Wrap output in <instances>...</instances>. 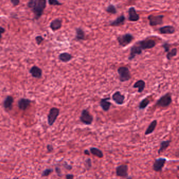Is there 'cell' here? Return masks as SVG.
Returning <instances> with one entry per match:
<instances>
[{"instance_id": "cell-35", "label": "cell", "mask_w": 179, "mask_h": 179, "mask_svg": "<svg viewBox=\"0 0 179 179\" xmlns=\"http://www.w3.org/2000/svg\"><path fill=\"white\" fill-rule=\"evenodd\" d=\"M35 41L38 45H40L44 41V39L42 36H37L35 37Z\"/></svg>"}, {"instance_id": "cell-38", "label": "cell", "mask_w": 179, "mask_h": 179, "mask_svg": "<svg viewBox=\"0 0 179 179\" xmlns=\"http://www.w3.org/2000/svg\"><path fill=\"white\" fill-rule=\"evenodd\" d=\"M46 148H47V151L48 152H52V151H53V150H54V147L52 144H48L47 145Z\"/></svg>"}, {"instance_id": "cell-4", "label": "cell", "mask_w": 179, "mask_h": 179, "mask_svg": "<svg viewBox=\"0 0 179 179\" xmlns=\"http://www.w3.org/2000/svg\"><path fill=\"white\" fill-rule=\"evenodd\" d=\"M134 37L130 33H125L123 35H120L117 37V40L119 45L122 47H125L132 43Z\"/></svg>"}, {"instance_id": "cell-39", "label": "cell", "mask_w": 179, "mask_h": 179, "mask_svg": "<svg viewBox=\"0 0 179 179\" xmlns=\"http://www.w3.org/2000/svg\"><path fill=\"white\" fill-rule=\"evenodd\" d=\"M65 178L66 179H73L74 178V176L72 174H67Z\"/></svg>"}, {"instance_id": "cell-3", "label": "cell", "mask_w": 179, "mask_h": 179, "mask_svg": "<svg viewBox=\"0 0 179 179\" xmlns=\"http://www.w3.org/2000/svg\"><path fill=\"white\" fill-rule=\"evenodd\" d=\"M117 72L119 75V79L120 82L124 83L130 80L132 75L128 67L121 66L118 69Z\"/></svg>"}, {"instance_id": "cell-27", "label": "cell", "mask_w": 179, "mask_h": 179, "mask_svg": "<svg viewBox=\"0 0 179 179\" xmlns=\"http://www.w3.org/2000/svg\"><path fill=\"white\" fill-rule=\"evenodd\" d=\"M150 101L149 99L148 98H144L140 102L138 106V108L140 110H144L148 106V105L150 104Z\"/></svg>"}, {"instance_id": "cell-41", "label": "cell", "mask_w": 179, "mask_h": 179, "mask_svg": "<svg viewBox=\"0 0 179 179\" xmlns=\"http://www.w3.org/2000/svg\"><path fill=\"white\" fill-rule=\"evenodd\" d=\"M84 153L85 155H90V150H88V149H86L84 150Z\"/></svg>"}, {"instance_id": "cell-25", "label": "cell", "mask_w": 179, "mask_h": 179, "mask_svg": "<svg viewBox=\"0 0 179 179\" xmlns=\"http://www.w3.org/2000/svg\"><path fill=\"white\" fill-rule=\"evenodd\" d=\"M171 142V139L167 140L162 141L160 144V148L158 151V153L159 155H160L162 152H164V151L170 146Z\"/></svg>"}, {"instance_id": "cell-8", "label": "cell", "mask_w": 179, "mask_h": 179, "mask_svg": "<svg viewBox=\"0 0 179 179\" xmlns=\"http://www.w3.org/2000/svg\"><path fill=\"white\" fill-rule=\"evenodd\" d=\"M137 43L142 51L153 48L156 45L155 41L151 39H145L142 41H139Z\"/></svg>"}, {"instance_id": "cell-14", "label": "cell", "mask_w": 179, "mask_h": 179, "mask_svg": "<svg viewBox=\"0 0 179 179\" xmlns=\"http://www.w3.org/2000/svg\"><path fill=\"white\" fill-rule=\"evenodd\" d=\"M111 99V97H106L104 98H102L99 102V106L101 107L103 111L107 112L109 111L112 104L111 102H109V100Z\"/></svg>"}, {"instance_id": "cell-1", "label": "cell", "mask_w": 179, "mask_h": 179, "mask_svg": "<svg viewBox=\"0 0 179 179\" xmlns=\"http://www.w3.org/2000/svg\"><path fill=\"white\" fill-rule=\"evenodd\" d=\"M46 0H30L27 3V6L32 11L36 20L43 15L46 7Z\"/></svg>"}, {"instance_id": "cell-11", "label": "cell", "mask_w": 179, "mask_h": 179, "mask_svg": "<svg viewBox=\"0 0 179 179\" xmlns=\"http://www.w3.org/2000/svg\"><path fill=\"white\" fill-rule=\"evenodd\" d=\"M142 53V49L141 48L140 46L136 42L134 45L131 47L130 53L128 57V60H134L137 55H140Z\"/></svg>"}, {"instance_id": "cell-12", "label": "cell", "mask_w": 179, "mask_h": 179, "mask_svg": "<svg viewBox=\"0 0 179 179\" xmlns=\"http://www.w3.org/2000/svg\"><path fill=\"white\" fill-rule=\"evenodd\" d=\"M125 96L122 94L120 91H116L112 95V99L113 102L118 105H122L125 103Z\"/></svg>"}, {"instance_id": "cell-31", "label": "cell", "mask_w": 179, "mask_h": 179, "mask_svg": "<svg viewBox=\"0 0 179 179\" xmlns=\"http://www.w3.org/2000/svg\"><path fill=\"white\" fill-rule=\"evenodd\" d=\"M53 169L51 168H47L43 171L42 173V176L45 177V176H48L51 174V173H53Z\"/></svg>"}, {"instance_id": "cell-34", "label": "cell", "mask_w": 179, "mask_h": 179, "mask_svg": "<svg viewBox=\"0 0 179 179\" xmlns=\"http://www.w3.org/2000/svg\"><path fill=\"white\" fill-rule=\"evenodd\" d=\"M63 165L64 167L66 170H68V171H71V170L73 169V167H72V165L69 164L66 161H64V162Z\"/></svg>"}, {"instance_id": "cell-16", "label": "cell", "mask_w": 179, "mask_h": 179, "mask_svg": "<svg viewBox=\"0 0 179 179\" xmlns=\"http://www.w3.org/2000/svg\"><path fill=\"white\" fill-rule=\"evenodd\" d=\"M13 102H14L13 97L12 96H7L3 101V107L6 111H11L12 110L13 108Z\"/></svg>"}, {"instance_id": "cell-22", "label": "cell", "mask_w": 179, "mask_h": 179, "mask_svg": "<svg viewBox=\"0 0 179 179\" xmlns=\"http://www.w3.org/2000/svg\"><path fill=\"white\" fill-rule=\"evenodd\" d=\"M76 31V35L75 39L77 41H82L85 39V33L81 27H77L75 29Z\"/></svg>"}, {"instance_id": "cell-29", "label": "cell", "mask_w": 179, "mask_h": 179, "mask_svg": "<svg viewBox=\"0 0 179 179\" xmlns=\"http://www.w3.org/2000/svg\"><path fill=\"white\" fill-rule=\"evenodd\" d=\"M106 12L108 13H111L112 14H116L117 13V10L116 9V6L113 4H109L106 9Z\"/></svg>"}, {"instance_id": "cell-7", "label": "cell", "mask_w": 179, "mask_h": 179, "mask_svg": "<svg viewBox=\"0 0 179 179\" xmlns=\"http://www.w3.org/2000/svg\"><path fill=\"white\" fill-rule=\"evenodd\" d=\"M167 161V159L164 158L155 159L152 165L153 170L156 172H161Z\"/></svg>"}, {"instance_id": "cell-40", "label": "cell", "mask_w": 179, "mask_h": 179, "mask_svg": "<svg viewBox=\"0 0 179 179\" xmlns=\"http://www.w3.org/2000/svg\"><path fill=\"white\" fill-rule=\"evenodd\" d=\"M5 29H4L3 27L0 26V39H1V37H2V35L3 33L5 32Z\"/></svg>"}, {"instance_id": "cell-32", "label": "cell", "mask_w": 179, "mask_h": 179, "mask_svg": "<svg viewBox=\"0 0 179 179\" xmlns=\"http://www.w3.org/2000/svg\"><path fill=\"white\" fill-rule=\"evenodd\" d=\"M48 2L49 5L53 6H60L63 4L60 2L58 0H48Z\"/></svg>"}, {"instance_id": "cell-2", "label": "cell", "mask_w": 179, "mask_h": 179, "mask_svg": "<svg viewBox=\"0 0 179 179\" xmlns=\"http://www.w3.org/2000/svg\"><path fill=\"white\" fill-rule=\"evenodd\" d=\"M172 102V94L170 93H166L161 96L155 103V106L157 107L167 108L169 107Z\"/></svg>"}, {"instance_id": "cell-15", "label": "cell", "mask_w": 179, "mask_h": 179, "mask_svg": "<svg viewBox=\"0 0 179 179\" xmlns=\"http://www.w3.org/2000/svg\"><path fill=\"white\" fill-rule=\"evenodd\" d=\"M140 19V16L138 14L134 7H131L128 9V20L130 22H137Z\"/></svg>"}, {"instance_id": "cell-19", "label": "cell", "mask_w": 179, "mask_h": 179, "mask_svg": "<svg viewBox=\"0 0 179 179\" xmlns=\"http://www.w3.org/2000/svg\"><path fill=\"white\" fill-rule=\"evenodd\" d=\"M125 21V17L123 14L120 15L115 20L111 21L109 25L111 26H119L123 25Z\"/></svg>"}, {"instance_id": "cell-9", "label": "cell", "mask_w": 179, "mask_h": 179, "mask_svg": "<svg viewBox=\"0 0 179 179\" xmlns=\"http://www.w3.org/2000/svg\"><path fill=\"white\" fill-rule=\"evenodd\" d=\"M164 15H150L148 19L149 21V25L151 26H155L163 24Z\"/></svg>"}, {"instance_id": "cell-28", "label": "cell", "mask_w": 179, "mask_h": 179, "mask_svg": "<svg viewBox=\"0 0 179 179\" xmlns=\"http://www.w3.org/2000/svg\"><path fill=\"white\" fill-rule=\"evenodd\" d=\"M178 53V49L176 48H173L171 51H169L167 53L166 57L168 60H170L173 57L176 56Z\"/></svg>"}, {"instance_id": "cell-20", "label": "cell", "mask_w": 179, "mask_h": 179, "mask_svg": "<svg viewBox=\"0 0 179 179\" xmlns=\"http://www.w3.org/2000/svg\"><path fill=\"white\" fill-rule=\"evenodd\" d=\"M132 87L134 88H138V93H142L146 88V82L142 79L138 80L134 83Z\"/></svg>"}, {"instance_id": "cell-33", "label": "cell", "mask_w": 179, "mask_h": 179, "mask_svg": "<svg viewBox=\"0 0 179 179\" xmlns=\"http://www.w3.org/2000/svg\"><path fill=\"white\" fill-rule=\"evenodd\" d=\"M170 44H169L167 42H165L162 45V47L164 48V52L166 53H167L170 51Z\"/></svg>"}, {"instance_id": "cell-17", "label": "cell", "mask_w": 179, "mask_h": 179, "mask_svg": "<svg viewBox=\"0 0 179 179\" xmlns=\"http://www.w3.org/2000/svg\"><path fill=\"white\" fill-rule=\"evenodd\" d=\"M30 74L32 76L35 78H40L42 77L43 71L42 69L36 66H33L31 67L29 71Z\"/></svg>"}, {"instance_id": "cell-10", "label": "cell", "mask_w": 179, "mask_h": 179, "mask_svg": "<svg viewBox=\"0 0 179 179\" xmlns=\"http://www.w3.org/2000/svg\"><path fill=\"white\" fill-rule=\"evenodd\" d=\"M116 174L117 176L128 178V166L126 164H121L116 168Z\"/></svg>"}, {"instance_id": "cell-18", "label": "cell", "mask_w": 179, "mask_h": 179, "mask_svg": "<svg viewBox=\"0 0 179 179\" xmlns=\"http://www.w3.org/2000/svg\"><path fill=\"white\" fill-rule=\"evenodd\" d=\"M158 30L161 34H172L176 32V28L172 25H166L160 27Z\"/></svg>"}, {"instance_id": "cell-6", "label": "cell", "mask_w": 179, "mask_h": 179, "mask_svg": "<svg viewBox=\"0 0 179 179\" xmlns=\"http://www.w3.org/2000/svg\"><path fill=\"white\" fill-rule=\"evenodd\" d=\"M60 109L57 107L51 108L47 116V123L49 126H52L55 123L60 115Z\"/></svg>"}, {"instance_id": "cell-30", "label": "cell", "mask_w": 179, "mask_h": 179, "mask_svg": "<svg viewBox=\"0 0 179 179\" xmlns=\"http://www.w3.org/2000/svg\"><path fill=\"white\" fill-rule=\"evenodd\" d=\"M85 167L87 170H90L92 167V161L90 158H87L84 162Z\"/></svg>"}, {"instance_id": "cell-26", "label": "cell", "mask_w": 179, "mask_h": 179, "mask_svg": "<svg viewBox=\"0 0 179 179\" xmlns=\"http://www.w3.org/2000/svg\"><path fill=\"white\" fill-rule=\"evenodd\" d=\"M90 151L91 154L98 158L102 159L104 157V153L101 150L96 147L90 148Z\"/></svg>"}, {"instance_id": "cell-24", "label": "cell", "mask_w": 179, "mask_h": 179, "mask_svg": "<svg viewBox=\"0 0 179 179\" xmlns=\"http://www.w3.org/2000/svg\"><path fill=\"white\" fill-rule=\"evenodd\" d=\"M73 57L72 55L67 52L61 53L58 56V59L63 63H68L72 60Z\"/></svg>"}, {"instance_id": "cell-37", "label": "cell", "mask_w": 179, "mask_h": 179, "mask_svg": "<svg viewBox=\"0 0 179 179\" xmlns=\"http://www.w3.org/2000/svg\"><path fill=\"white\" fill-rule=\"evenodd\" d=\"M13 6H16L18 5L20 2V0H10Z\"/></svg>"}, {"instance_id": "cell-13", "label": "cell", "mask_w": 179, "mask_h": 179, "mask_svg": "<svg viewBox=\"0 0 179 179\" xmlns=\"http://www.w3.org/2000/svg\"><path fill=\"white\" fill-rule=\"evenodd\" d=\"M31 102L32 100L30 99L21 98L18 100V108L22 111H25L30 106Z\"/></svg>"}, {"instance_id": "cell-36", "label": "cell", "mask_w": 179, "mask_h": 179, "mask_svg": "<svg viewBox=\"0 0 179 179\" xmlns=\"http://www.w3.org/2000/svg\"><path fill=\"white\" fill-rule=\"evenodd\" d=\"M55 172L56 173L57 176H59V177H62L63 176V174L62 172V171L60 167H55Z\"/></svg>"}, {"instance_id": "cell-23", "label": "cell", "mask_w": 179, "mask_h": 179, "mask_svg": "<svg viewBox=\"0 0 179 179\" xmlns=\"http://www.w3.org/2000/svg\"><path fill=\"white\" fill-rule=\"evenodd\" d=\"M157 124H158L157 120H153L152 122L150 123L149 125L146 129L145 133H144L145 135L148 136V135H149V134H151L152 133H153L155 130Z\"/></svg>"}, {"instance_id": "cell-21", "label": "cell", "mask_w": 179, "mask_h": 179, "mask_svg": "<svg viewBox=\"0 0 179 179\" xmlns=\"http://www.w3.org/2000/svg\"><path fill=\"white\" fill-rule=\"evenodd\" d=\"M62 26V21L60 18H56L51 22L50 27L53 31L60 30Z\"/></svg>"}, {"instance_id": "cell-5", "label": "cell", "mask_w": 179, "mask_h": 179, "mask_svg": "<svg viewBox=\"0 0 179 179\" xmlns=\"http://www.w3.org/2000/svg\"><path fill=\"white\" fill-rule=\"evenodd\" d=\"M79 120L81 123L87 125H92L94 120V117L90 111L87 109H84L81 111Z\"/></svg>"}]
</instances>
